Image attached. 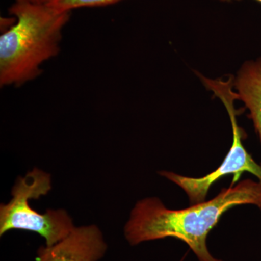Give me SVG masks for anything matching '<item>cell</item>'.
<instances>
[{
	"label": "cell",
	"mask_w": 261,
	"mask_h": 261,
	"mask_svg": "<svg viewBox=\"0 0 261 261\" xmlns=\"http://www.w3.org/2000/svg\"><path fill=\"white\" fill-rule=\"evenodd\" d=\"M254 205L261 211V181L244 180L223 189L213 200L183 210H170L156 197L140 201L130 213L124 234L132 245L166 238L185 242L200 261H222L207 250V235L220 218L234 206Z\"/></svg>",
	"instance_id": "1"
},
{
	"label": "cell",
	"mask_w": 261,
	"mask_h": 261,
	"mask_svg": "<svg viewBox=\"0 0 261 261\" xmlns=\"http://www.w3.org/2000/svg\"><path fill=\"white\" fill-rule=\"evenodd\" d=\"M9 12L15 22L0 37V84L20 86L40 74V65L59 53L70 12L18 1Z\"/></svg>",
	"instance_id": "2"
},
{
	"label": "cell",
	"mask_w": 261,
	"mask_h": 261,
	"mask_svg": "<svg viewBox=\"0 0 261 261\" xmlns=\"http://www.w3.org/2000/svg\"><path fill=\"white\" fill-rule=\"evenodd\" d=\"M51 189V176L34 168L19 177L12 190L13 198L0 206V235L12 229L27 230L40 234L47 246H53L74 229L73 221L63 209H49L44 214L33 210L29 200L46 195Z\"/></svg>",
	"instance_id": "3"
},
{
	"label": "cell",
	"mask_w": 261,
	"mask_h": 261,
	"mask_svg": "<svg viewBox=\"0 0 261 261\" xmlns=\"http://www.w3.org/2000/svg\"><path fill=\"white\" fill-rule=\"evenodd\" d=\"M200 78L206 88L213 92L215 97L221 99L226 107L232 126L233 142L229 152L221 166L214 172L203 177H186L168 171L160 173L161 176L168 178L183 189L188 195L190 202L193 204L205 202L210 187L226 175H234L233 182H235L238 181L242 173L247 171L256 176L261 181V164H257L244 147L243 130L237 121L238 111L235 109L233 103L235 100H238V97L233 90V77H228L226 80L223 79L211 80L201 75Z\"/></svg>",
	"instance_id": "4"
},
{
	"label": "cell",
	"mask_w": 261,
	"mask_h": 261,
	"mask_svg": "<svg viewBox=\"0 0 261 261\" xmlns=\"http://www.w3.org/2000/svg\"><path fill=\"white\" fill-rule=\"evenodd\" d=\"M106 250L107 245L97 226H81L56 245L39 247L35 261H98Z\"/></svg>",
	"instance_id": "5"
},
{
	"label": "cell",
	"mask_w": 261,
	"mask_h": 261,
	"mask_svg": "<svg viewBox=\"0 0 261 261\" xmlns=\"http://www.w3.org/2000/svg\"><path fill=\"white\" fill-rule=\"evenodd\" d=\"M233 90L250 111L261 142V57L243 63L233 78Z\"/></svg>",
	"instance_id": "6"
},
{
	"label": "cell",
	"mask_w": 261,
	"mask_h": 261,
	"mask_svg": "<svg viewBox=\"0 0 261 261\" xmlns=\"http://www.w3.org/2000/svg\"><path fill=\"white\" fill-rule=\"evenodd\" d=\"M120 1L122 0H47L45 4L60 11L71 12L76 8L107 6Z\"/></svg>",
	"instance_id": "7"
},
{
	"label": "cell",
	"mask_w": 261,
	"mask_h": 261,
	"mask_svg": "<svg viewBox=\"0 0 261 261\" xmlns=\"http://www.w3.org/2000/svg\"><path fill=\"white\" fill-rule=\"evenodd\" d=\"M18 2H25V3H35V4H45L47 0H15Z\"/></svg>",
	"instance_id": "8"
},
{
	"label": "cell",
	"mask_w": 261,
	"mask_h": 261,
	"mask_svg": "<svg viewBox=\"0 0 261 261\" xmlns=\"http://www.w3.org/2000/svg\"><path fill=\"white\" fill-rule=\"evenodd\" d=\"M219 1H221V2H231V1H239V0H219ZM256 1L259 2V3H261V0H256Z\"/></svg>",
	"instance_id": "9"
}]
</instances>
